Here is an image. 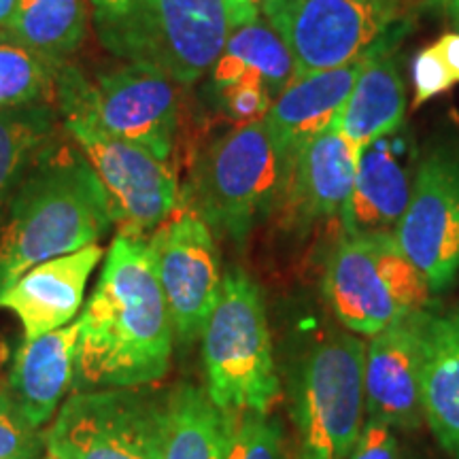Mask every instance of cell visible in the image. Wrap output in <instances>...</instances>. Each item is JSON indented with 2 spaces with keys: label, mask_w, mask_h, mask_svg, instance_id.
<instances>
[{
  "label": "cell",
  "mask_w": 459,
  "mask_h": 459,
  "mask_svg": "<svg viewBox=\"0 0 459 459\" xmlns=\"http://www.w3.org/2000/svg\"><path fill=\"white\" fill-rule=\"evenodd\" d=\"M172 319L145 238L117 237L79 317L74 377L91 387H139L170 366Z\"/></svg>",
  "instance_id": "obj_1"
},
{
  "label": "cell",
  "mask_w": 459,
  "mask_h": 459,
  "mask_svg": "<svg viewBox=\"0 0 459 459\" xmlns=\"http://www.w3.org/2000/svg\"><path fill=\"white\" fill-rule=\"evenodd\" d=\"M111 226L96 170L77 143L56 134L22 177L0 230V294L39 264L96 245Z\"/></svg>",
  "instance_id": "obj_2"
},
{
  "label": "cell",
  "mask_w": 459,
  "mask_h": 459,
  "mask_svg": "<svg viewBox=\"0 0 459 459\" xmlns=\"http://www.w3.org/2000/svg\"><path fill=\"white\" fill-rule=\"evenodd\" d=\"M100 43L119 60L194 83L226 48L223 0H88Z\"/></svg>",
  "instance_id": "obj_3"
},
{
  "label": "cell",
  "mask_w": 459,
  "mask_h": 459,
  "mask_svg": "<svg viewBox=\"0 0 459 459\" xmlns=\"http://www.w3.org/2000/svg\"><path fill=\"white\" fill-rule=\"evenodd\" d=\"M85 77L65 65L56 74V102L65 130L77 143L107 189L119 237L145 238L169 220L179 203L175 169L147 149L119 139L96 122L85 105Z\"/></svg>",
  "instance_id": "obj_4"
},
{
  "label": "cell",
  "mask_w": 459,
  "mask_h": 459,
  "mask_svg": "<svg viewBox=\"0 0 459 459\" xmlns=\"http://www.w3.org/2000/svg\"><path fill=\"white\" fill-rule=\"evenodd\" d=\"M290 166L264 119L240 124L200 153L187 181V204L211 232L243 243L285 198Z\"/></svg>",
  "instance_id": "obj_5"
},
{
  "label": "cell",
  "mask_w": 459,
  "mask_h": 459,
  "mask_svg": "<svg viewBox=\"0 0 459 459\" xmlns=\"http://www.w3.org/2000/svg\"><path fill=\"white\" fill-rule=\"evenodd\" d=\"M206 394L226 412H268L281 395L260 285L232 266L203 332Z\"/></svg>",
  "instance_id": "obj_6"
},
{
  "label": "cell",
  "mask_w": 459,
  "mask_h": 459,
  "mask_svg": "<svg viewBox=\"0 0 459 459\" xmlns=\"http://www.w3.org/2000/svg\"><path fill=\"white\" fill-rule=\"evenodd\" d=\"M324 294L344 330L368 338L429 311L432 300L394 232L342 234L325 266Z\"/></svg>",
  "instance_id": "obj_7"
},
{
  "label": "cell",
  "mask_w": 459,
  "mask_h": 459,
  "mask_svg": "<svg viewBox=\"0 0 459 459\" xmlns=\"http://www.w3.org/2000/svg\"><path fill=\"white\" fill-rule=\"evenodd\" d=\"M366 341L351 332L321 338L291 377L298 459H349L364 428Z\"/></svg>",
  "instance_id": "obj_8"
},
{
  "label": "cell",
  "mask_w": 459,
  "mask_h": 459,
  "mask_svg": "<svg viewBox=\"0 0 459 459\" xmlns=\"http://www.w3.org/2000/svg\"><path fill=\"white\" fill-rule=\"evenodd\" d=\"M164 404L128 387L82 392L45 434L54 459H160Z\"/></svg>",
  "instance_id": "obj_9"
},
{
  "label": "cell",
  "mask_w": 459,
  "mask_h": 459,
  "mask_svg": "<svg viewBox=\"0 0 459 459\" xmlns=\"http://www.w3.org/2000/svg\"><path fill=\"white\" fill-rule=\"evenodd\" d=\"M395 15L398 0H271L264 11L294 57L296 77L358 60Z\"/></svg>",
  "instance_id": "obj_10"
},
{
  "label": "cell",
  "mask_w": 459,
  "mask_h": 459,
  "mask_svg": "<svg viewBox=\"0 0 459 459\" xmlns=\"http://www.w3.org/2000/svg\"><path fill=\"white\" fill-rule=\"evenodd\" d=\"M394 237L432 294L453 283L459 273V147H438L419 162Z\"/></svg>",
  "instance_id": "obj_11"
},
{
  "label": "cell",
  "mask_w": 459,
  "mask_h": 459,
  "mask_svg": "<svg viewBox=\"0 0 459 459\" xmlns=\"http://www.w3.org/2000/svg\"><path fill=\"white\" fill-rule=\"evenodd\" d=\"M147 243L177 341L192 344L203 338L221 294L223 277L213 232L192 211H183L172 221H164Z\"/></svg>",
  "instance_id": "obj_12"
},
{
  "label": "cell",
  "mask_w": 459,
  "mask_h": 459,
  "mask_svg": "<svg viewBox=\"0 0 459 459\" xmlns=\"http://www.w3.org/2000/svg\"><path fill=\"white\" fill-rule=\"evenodd\" d=\"M85 105L102 128L169 162L179 126L175 82L153 68L124 66L85 79Z\"/></svg>",
  "instance_id": "obj_13"
},
{
  "label": "cell",
  "mask_w": 459,
  "mask_h": 459,
  "mask_svg": "<svg viewBox=\"0 0 459 459\" xmlns=\"http://www.w3.org/2000/svg\"><path fill=\"white\" fill-rule=\"evenodd\" d=\"M426 313L392 324L366 344V419H377L402 432H415L426 423L421 406V328Z\"/></svg>",
  "instance_id": "obj_14"
},
{
  "label": "cell",
  "mask_w": 459,
  "mask_h": 459,
  "mask_svg": "<svg viewBox=\"0 0 459 459\" xmlns=\"http://www.w3.org/2000/svg\"><path fill=\"white\" fill-rule=\"evenodd\" d=\"M417 166L398 130L361 149L351 194L341 211L342 234L394 232L409 206Z\"/></svg>",
  "instance_id": "obj_15"
},
{
  "label": "cell",
  "mask_w": 459,
  "mask_h": 459,
  "mask_svg": "<svg viewBox=\"0 0 459 459\" xmlns=\"http://www.w3.org/2000/svg\"><path fill=\"white\" fill-rule=\"evenodd\" d=\"M378 41L364 56L349 65L296 77L273 100L271 108L262 119L287 166L304 143L315 139L341 117L342 108L347 105L359 74L364 73L366 65L375 54Z\"/></svg>",
  "instance_id": "obj_16"
},
{
  "label": "cell",
  "mask_w": 459,
  "mask_h": 459,
  "mask_svg": "<svg viewBox=\"0 0 459 459\" xmlns=\"http://www.w3.org/2000/svg\"><path fill=\"white\" fill-rule=\"evenodd\" d=\"M100 257V247L88 245L39 264L0 294V308L17 315L26 341L65 328L82 308L85 283Z\"/></svg>",
  "instance_id": "obj_17"
},
{
  "label": "cell",
  "mask_w": 459,
  "mask_h": 459,
  "mask_svg": "<svg viewBox=\"0 0 459 459\" xmlns=\"http://www.w3.org/2000/svg\"><path fill=\"white\" fill-rule=\"evenodd\" d=\"M79 347V321L48 334L24 341L7 375L4 400L28 426L39 429L54 415L74 378Z\"/></svg>",
  "instance_id": "obj_18"
},
{
  "label": "cell",
  "mask_w": 459,
  "mask_h": 459,
  "mask_svg": "<svg viewBox=\"0 0 459 459\" xmlns=\"http://www.w3.org/2000/svg\"><path fill=\"white\" fill-rule=\"evenodd\" d=\"M359 153L341 132L338 119L298 149L290 160L285 198L302 220L341 215L351 194Z\"/></svg>",
  "instance_id": "obj_19"
},
{
  "label": "cell",
  "mask_w": 459,
  "mask_h": 459,
  "mask_svg": "<svg viewBox=\"0 0 459 459\" xmlns=\"http://www.w3.org/2000/svg\"><path fill=\"white\" fill-rule=\"evenodd\" d=\"M423 421L451 459H459V313L423 315Z\"/></svg>",
  "instance_id": "obj_20"
},
{
  "label": "cell",
  "mask_w": 459,
  "mask_h": 459,
  "mask_svg": "<svg viewBox=\"0 0 459 459\" xmlns=\"http://www.w3.org/2000/svg\"><path fill=\"white\" fill-rule=\"evenodd\" d=\"M402 32L404 28H389L383 34L338 117L341 132L359 152L368 143L392 134L404 122L406 90L392 54Z\"/></svg>",
  "instance_id": "obj_21"
},
{
  "label": "cell",
  "mask_w": 459,
  "mask_h": 459,
  "mask_svg": "<svg viewBox=\"0 0 459 459\" xmlns=\"http://www.w3.org/2000/svg\"><path fill=\"white\" fill-rule=\"evenodd\" d=\"M88 0H17L13 13L0 26V41L65 66L88 37Z\"/></svg>",
  "instance_id": "obj_22"
},
{
  "label": "cell",
  "mask_w": 459,
  "mask_h": 459,
  "mask_svg": "<svg viewBox=\"0 0 459 459\" xmlns=\"http://www.w3.org/2000/svg\"><path fill=\"white\" fill-rule=\"evenodd\" d=\"M228 432V412L213 404L206 389L181 383L164 402L160 459H223Z\"/></svg>",
  "instance_id": "obj_23"
},
{
  "label": "cell",
  "mask_w": 459,
  "mask_h": 459,
  "mask_svg": "<svg viewBox=\"0 0 459 459\" xmlns=\"http://www.w3.org/2000/svg\"><path fill=\"white\" fill-rule=\"evenodd\" d=\"M215 90L238 82L255 79L264 83L273 99L296 79V65L283 39L266 20L232 28L226 48L211 68Z\"/></svg>",
  "instance_id": "obj_24"
},
{
  "label": "cell",
  "mask_w": 459,
  "mask_h": 459,
  "mask_svg": "<svg viewBox=\"0 0 459 459\" xmlns=\"http://www.w3.org/2000/svg\"><path fill=\"white\" fill-rule=\"evenodd\" d=\"M57 113L51 102L0 111V230L11 200L37 153L57 134Z\"/></svg>",
  "instance_id": "obj_25"
},
{
  "label": "cell",
  "mask_w": 459,
  "mask_h": 459,
  "mask_svg": "<svg viewBox=\"0 0 459 459\" xmlns=\"http://www.w3.org/2000/svg\"><path fill=\"white\" fill-rule=\"evenodd\" d=\"M60 68L20 45L0 41V111L54 100Z\"/></svg>",
  "instance_id": "obj_26"
},
{
  "label": "cell",
  "mask_w": 459,
  "mask_h": 459,
  "mask_svg": "<svg viewBox=\"0 0 459 459\" xmlns=\"http://www.w3.org/2000/svg\"><path fill=\"white\" fill-rule=\"evenodd\" d=\"M230 432L223 459H287L285 438L277 419L268 412H228Z\"/></svg>",
  "instance_id": "obj_27"
},
{
  "label": "cell",
  "mask_w": 459,
  "mask_h": 459,
  "mask_svg": "<svg viewBox=\"0 0 459 459\" xmlns=\"http://www.w3.org/2000/svg\"><path fill=\"white\" fill-rule=\"evenodd\" d=\"M217 94H220L223 108L243 124L262 119L274 100L266 85L255 79H238V82L217 90Z\"/></svg>",
  "instance_id": "obj_28"
},
{
  "label": "cell",
  "mask_w": 459,
  "mask_h": 459,
  "mask_svg": "<svg viewBox=\"0 0 459 459\" xmlns=\"http://www.w3.org/2000/svg\"><path fill=\"white\" fill-rule=\"evenodd\" d=\"M41 438L0 395V459H37Z\"/></svg>",
  "instance_id": "obj_29"
},
{
  "label": "cell",
  "mask_w": 459,
  "mask_h": 459,
  "mask_svg": "<svg viewBox=\"0 0 459 459\" xmlns=\"http://www.w3.org/2000/svg\"><path fill=\"white\" fill-rule=\"evenodd\" d=\"M412 83H415V107H421L423 102L432 100L434 96L443 94L451 85H455V79L451 77L449 68L440 60L434 45L417 54L412 62Z\"/></svg>",
  "instance_id": "obj_30"
},
{
  "label": "cell",
  "mask_w": 459,
  "mask_h": 459,
  "mask_svg": "<svg viewBox=\"0 0 459 459\" xmlns=\"http://www.w3.org/2000/svg\"><path fill=\"white\" fill-rule=\"evenodd\" d=\"M349 459H402L395 429L377 419H366Z\"/></svg>",
  "instance_id": "obj_31"
},
{
  "label": "cell",
  "mask_w": 459,
  "mask_h": 459,
  "mask_svg": "<svg viewBox=\"0 0 459 459\" xmlns=\"http://www.w3.org/2000/svg\"><path fill=\"white\" fill-rule=\"evenodd\" d=\"M268 4H271V0H223L230 30L262 20Z\"/></svg>",
  "instance_id": "obj_32"
},
{
  "label": "cell",
  "mask_w": 459,
  "mask_h": 459,
  "mask_svg": "<svg viewBox=\"0 0 459 459\" xmlns=\"http://www.w3.org/2000/svg\"><path fill=\"white\" fill-rule=\"evenodd\" d=\"M436 51H438L440 60L445 62V66L449 68L451 77L459 83V32H449L445 37H440L434 43Z\"/></svg>",
  "instance_id": "obj_33"
},
{
  "label": "cell",
  "mask_w": 459,
  "mask_h": 459,
  "mask_svg": "<svg viewBox=\"0 0 459 459\" xmlns=\"http://www.w3.org/2000/svg\"><path fill=\"white\" fill-rule=\"evenodd\" d=\"M440 4H443L445 13L449 17L453 28L459 32V0H440Z\"/></svg>",
  "instance_id": "obj_34"
},
{
  "label": "cell",
  "mask_w": 459,
  "mask_h": 459,
  "mask_svg": "<svg viewBox=\"0 0 459 459\" xmlns=\"http://www.w3.org/2000/svg\"><path fill=\"white\" fill-rule=\"evenodd\" d=\"M17 0H0V26L9 20V15L13 13Z\"/></svg>",
  "instance_id": "obj_35"
},
{
  "label": "cell",
  "mask_w": 459,
  "mask_h": 459,
  "mask_svg": "<svg viewBox=\"0 0 459 459\" xmlns=\"http://www.w3.org/2000/svg\"><path fill=\"white\" fill-rule=\"evenodd\" d=\"M48 459H54V457H51V455H49V457H48Z\"/></svg>",
  "instance_id": "obj_36"
}]
</instances>
